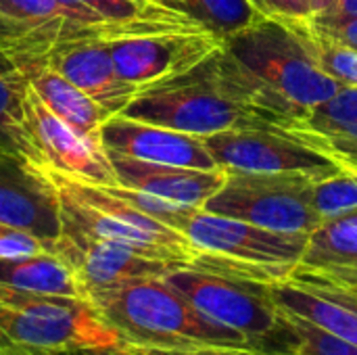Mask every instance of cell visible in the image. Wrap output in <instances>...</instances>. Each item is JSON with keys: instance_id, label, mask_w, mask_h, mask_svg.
<instances>
[{"instance_id": "obj_1", "label": "cell", "mask_w": 357, "mask_h": 355, "mask_svg": "<svg viewBox=\"0 0 357 355\" xmlns=\"http://www.w3.org/2000/svg\"><path fill=\"white\" fill-rule=\"evenodd\" d=\"M307 113L218 46L188 71L142 88L119 115L207 138L238 128H295Z\"/></svg>"}, {"instance_id": "obj_2", "label": "cell", "mask_w": 357, "mask_h": 355, "mask_svg": "<svg viewBox=\"0 0 357 355\" xmlns=\"http://www.w3.org/2000/svg\"><path fill=\"white\" fill-rule=\"evenodd\" d=\"M123 345L192 349L251 345L241 333L201 314L165 278H142L88 299Z\"/></svg>"}, {"instance_id": "obj_3", "label": "cell", "mask_w": 357, "mask_h": 355, "mask_svg": "<svg viewBox=\"0 0 357 355\" xmlns=\"http://www.w3.org/2000/svg\"><path fill=\"white\" fill-rule=\"evenodd\" d=\"M178 29L197 27L184 21L113 23L79 0H0V48L21 71L46 63L65 46Z\"/></svg>"}, {"instance_id": "obj_4", "label": "cell", "mask_w": 357, "mask_h": 355, "mask_svg": "<svg viewBox=\"0 0 357 355\" xmlns=\"http://www.w3.org/2000/svg\"><path fill=\"white\" fill-rule=\"evenodd\" d=\"M119 345L121 339L88 299L0 285V355H63Z\"/></svg>"}, {"instance_id": "obj_5", "label": "cell", "mask_w": 357, "mask_h": 355, "mask_svg": "<svg viewBox=\"0 0 357 355\" xmlns=\"http://www.w3.org/2000/svg\"><path fill=\"white\" fill-rule=\"evenodd\" d=\"M222 46L268 90L301 109L310 111L343 88L318 65L305 23L261 17Z\"/></svg>"}, {"instance_id": "obj_6", "label": "cell", "mask_w": 357, "mask_h": 355, "mask_svg": "<svg viewBox=\"0 0 357 355\" xmlns=\"http://www.w3.org/2000/svg\"><path fill=\"white\" fill-rule=\"evenodd\" d=\"M163 278L201 314L234 328L255 347H295L293 328L272 297V282L201 266H180Z\"/></svg>"}, {"instance_id": "obj_7", "label": "cell", "mask_w": 357, "mask_h": 355, "mask_svg": "<svg viewBox=\"0 0 357 355\" xmlns=\"http://www.w3.org/2000/svg\"><path fill=\"white\" fill-rule=\"evenodd\" d=\"M316 180L297 172H228L203 209L268 230L312 234L322 220L314 209Z\"/></svg>"}, {"instance_id": "obj_8", "label": "cell", "mask_w": 357, "mask_h": 355, "mask_svg": "<svg viewBox=\"0 0 357 355\" xmlns=\"http://www.w3.org/2000/svg\"><path fill=\"white\" fill-rule=\"evenodd\" d=\"M205 142L218 167L226 172H297L314 180L347 172L337 159L280 126L228 130L207 136Z\"/></svg>"}, {"instance_id": "obj_9", "label": "cell", "mask_w": 357, "mask_h": 355, "mask_svg": "<svg viewBox=\"0 0 357 355\" xmlns=\"http://www.w3.org/2000/svg\"><path fill=\"white\" fill-rule=\"evenodd\" d=\"M201 253L220 255L232 262L293 272L301 262L310 234L268 230L243 220L192 209L178 228Z\"/></svg>"}, {"instance_id": "obj_10", "label": "cell", "mask_w": 357, "mask_h": 355, "mask_svg": "<svg viewBox=\"0 0 357 355\" xmlns=\"http://www.w3.org/2000/svg\"><path fill=\"white\" fill-rule=\"evenodd\" d=\"M27 126L48 174L96 186L119 184L100 138H90L59 119L31 90L25 100Z\"/></svg>"}, {"instance_id": "obj_11", "label": "cell", "mask_w": 357, "mask_h": 355, "mask_svg": "<svg viewBox=\"0 0 357 355\" xmlns=\"http://www.w3.org/2000/svg\"><path fill=\"white\" fill-rule=\"evenodd\" d=\"M218 46L222 44L205 31L178 29L115 40L111 56L117 73L142 90L188 71Z\"/></svg>"}, {"instance_id": "obj_12", "label": "cell", "mask_w": 357, "mask_h": 355, "mask_svg": "<svg viewBox=\"0 0 357 355\" xmlns=\"http://www.w3.org/2000/svg\"><path fill=\"white\" fill-rule=\"evenodd\" d=\"M52 251L61 255L75 272L84 299H92L102 291L134 280L163 278L174 268H180L176 264L151 259L128 247L92 239L71 228H63V234L54 243Z\"/></svg>"}, {"instance_id": "obj_13", "label": "cell", "mask_w": 357, "mask_h": 355, "mask_svg": "<svg viewBox=\"0 0 357 355\" xmlns=\"http://www.w3.org/2000/svg\"><path fill=\"white\" fill-rule=\"evenodd\" d=\"M0 224L25 230L54 249L63 234V213L52 176L0 155Z\"/></svg>"}, {"instance_id": "obj_14", "label": "cell", "mask_w": 357, "mask_h": 355, "mask_svg": "<svg viewBox=\"0 0 357 355\" xmlns=\"http://www.w3.org/2000/svg\"><path fill=\"white\" fill-rule=\"evenodd\" d=\"M276 305L322 331L357 345V287L293 270L289 278L270 285Z\"/></svg>"}, {"instance_id": "obj_15", "label": "cell", "mask_w": 357, "mask_h": 355, "mask_svg": "<svg viewBox=\"0 0 357 355\" xmlns=\"http://www.w3.org/2000/svg\"><path fill=\"white\" fill-rule=\"evenodd\" d=\"M100 144L107 153H117L142 161L218 169L205 138L178 132L172 128L113 115L100 130Z\"/></svg>"}, {"instance_id": "obj_16", "label": "cell", "mask_w": 357, "mask_h": 355, "mask_svg": "<svg viewBox=\"0 0 357 355\" xmlns=\"http://www.w3.org/2000/svg\"><path fill=\"white\" fill-rule=\"evenodd\" d=\"M56 184V182H54ZM61 197V213H63V228L77 230L82 234H88L92 239L109 241L121 247H128L140 255H146L151 259L176 264V266H190L199 257V249L188 241H169L163 236H157L153 232H146L113 213H107L67 188L59 186Z\"/></svg>"}, {"instance_id": "obj_17", "label": "cell", "mask_w": 357, "mask_h": 355, "mask_svg": "<svg viewBox=\"0 0 357 355\" xmlns=\"http://www.w3.org/2000/svg\"><path fill=\"white\" fill-rule=\"evenodd\" d=\"M115 169L117 182L128 188H136L174 203L203 207L209 197H213L226 182L228 172L218 169H197L142 161L117 153H107Z\"/></svg>"}, {"instance_id": "obj_18", "label": "cell", "mask_w": 357, "mask_h": 355, "mask_svg": "<svg viewBox=\"0 0 357 355\" xmlns=\"http://www.w3.org/2000/svg\"><path fill=\"white\" fill-rule=\"evenodd\" d=\"M46 63L111 115H119L140 92L138 86L126 82L117 73L111 56V42L65 46L52 52Z\"/></svg>"}, {"instance_id": "obj_19", "label": "cell", "mask_w": 357, "mask_h": 355, "mask_svg": "<svg viewBox=\"0 0 357 355\" xmlns=\"http://www.w3.org/2000/svg\"><path fill=\"white\" fill-rule=\"evenodd\" d=\"M289 130L343 167L357 169V88L343 86Z\"/></svg>"}, {"instance_id": "obj_20", "label": "cell", "mask_w": 357, "mask_h": 355, "mask_svg": "<svg viewBox=\"0 0 357 355\" xmlns=\"http://www.w3.org/2000/svg\"><path fill=\"white\" fill-rule=\"evenodd\" d=\"M295 270L357 287V209L322 222L310 236Z\"/></svg>"}, {"instance_id": "obj_21", "label": "cell", "mask_w": 357, "mask_h": 355, "mask_svg": "<svg viewBox=\"0 0 357 355\" xmlns=\"http://www.w3.org/2000/svg\"><path fill=\"white\" fill-rule=\"evenodd\" d=\"M27 84L38 94V98L65 123L90 138H100L102 126L113 117L105 107L94 103L75 84H71L63 73H59L48 63L33 65L23 71Z\"/></svg>"}, {"instance_id": "obj_22", "label": "cell", "mask_w": 357, "mask_h": 355, "mask_svg": "<svg viewBox=\"0 0 357 355\" xmlns=\"http://www.w3.org/2000/svg\"><path fill=\"white\" fill-rule=\"evenodd\" d=\"M27 90L25 73L0 48V151L48 174L27 126Z\"/></svg>"}, {"instance_id": "obj_23", "label": "cell", "mask_w": 357, "mask_h": 355, "mask_svg": "<svg viewBox=\"0 0 357 355\" xmlns=\"http://www.w3.org/2000/svg\"><path fill=\"white\" fill-rule=\"evenodd\" d=\"M0 285L40 295L82 297L75 272L54 251L19 259H0Z\"/></svg>"}, {"instance_id": "obj_24", "label": "cell", "mask_w": 357, "mask_h": 355, "mask_svg": "<svg viewBox=\"0 0 357 355\" xmlns=\"http://www.w3.org/2000/svg\"><path fill=\"white\" fill-rule=\"evenodd\" d=\"M184 17L197 29L209 33L220 44L228 42L238 31L247 29L261 15L249 0H153Z\"/></svg>"}, {"instance_id": "obj_25", "label": "cell", "mask_w": 357, "mask_h": 355, "mask_svg": "<svg viewBox=\"0 0 357 355\" xmlns=\"http://www.w3.org/2000/svg\"><path fill=\"white\" fill-rule=\"evenodd\" d=\"M305 36L322 71L337 80L341 86L357 88V50L316 31L310 21L305 23Z\"/></svg>"}, {"instance_id": "obj_26", "label": "cell", "mask_w": 357, "mask_h": 355, "mask_svg": "<svg viewBox=\"0 0 357 355\" xmlns=\"http://www.w3.org/2000/svg\"><path fill=\"white\" fill-rule=\"evenodd\" d=\"M314 209L322 222L357 209V169L316 180Z\"/></svg>"}, {"instance_id": "obj_27", "label": "cell", "mask_w": 357, "mask_h": 355, "mask_svg": "<svg viewBox=\"0 0 357 355\" xmlns=\"http://www.w3.org/2000/svg\"><path fill=\"white\" fill-rule=\"evenodd\" d=\"M102 19L113 23H153V21H184L178 13L159 6L153 0H79ZM195 27V25H192Z\"/></svg>"}, {"instance_id": "obj_28", "label": "cell", "mask_w": 357, "mask_h": 355, "mask_svg": "<svg viewBox=\"0 0 357 355\" xmlns=\"http://www.w3.org/2000/svg\"><path fill=\"white\" fill-rule=\"evenodd\" d=\"M295 335V355H357V345H351L320 326L282 312Z\"/></svg>"}, {"instance_id": "obj_29", "label": "cell", "mask_w": 357, "mask_h": 355, "mask_svg": "<svg viewBox=\"0 0 357 355\" xmlns=\"http://www.w3.org/2000/svg\"><path fill=\"white\" fill-rule=\"evenodd\" d=\"M113 352L117 355H295V349L251 347V345H211V347H192V349H153V347L119 345Z\"/></svg>"}, {"instance_id": "obj_30", "label": "cell", "mask_w": 357, "mask_h": 355, "mask_svg": "<svg viewBox=\"0 0 357 355\" xmlns=\"http://www.w3.org/2000/svg\"><path fill=\"white\" fill-rule=\"evenodd\" d=\"M46 251H52V247L40 241L38 236L19 228L0 224V259H19V257L46 253Z\"/></svg>"}, {"instance_id": "obj_31", "label": "cell", "mask_w": 357, "mask_h": 355, "mask_svg": "<svg viewBox=\"0 0 357 355\" xmlns=\"http://www.w3.org/2000/svg\"><path fill=\"white\" fill-rule=\"evenodd\" d=\"M251 6L270 19H282L293 23H307L312 19L307 0H249Z\"/></svg>"}, {"instance_id": "obj_32", "label": "cell", "mask_w": 357, "mask_h": 355, "mask_svg": "<svg viewBox=\"0 0 357 355\" xmlns=\"http://www.w3.org/2000/svg\"><path fill=\"white\" fill-rule=\"evenodd\" d=\"M310 25L316 31H320V33H324V36H328V38H333V40L357 50V15H354V17L312 19Z\"/></svg>"}, {"instance_id": "obj_33", "label": "cell", "mask_w": 357, "mask_h": 355, "mask_svg": "<svg viewBox=\"0 0 357 355\" xmlns=\"http://www.w3.org/2000/svg\"><path fill=\"white\" fill-rule=\"evenodd\" d=\"M337 4L339 0H307V6H310V15L312 19H324V17H331L335 10H337ZM310 19V21H312Z\"/></svg>"}, {"instance_id": "obj_34", "label": "cell", "mask_w": 357, "mask_h": 355, "mask_svg": "<svg viewBox=\"0 0 357 355\" xmlns=\"http://www.w3.org/2000/svg\"><path fill=\"white\" fill-rule=\"evenodd\" d=\"M354 15H357V0H339L337 10L331 17H354Z\"/></svg>"}, {"instance_id": "obj_35", "label": "cell", "mask_w": 357, "mask_h": 355, "mask_svg": "<svg viewBox=\"0 0 357 355\" xmlns=\"http://www.w3.org/2000/svg\"><path fill=\"white\" fill-rule=\"evenodd\" d=\"M63 355H117L113 349H79V352H71V354Z\"/></svg>"}, {"instance_id": "obj_36", "label": "cell", "mask_w": 357, "mask_h": 355, "mask_svg": "<svg viewBox=\"0 0 357 355\" xmlns=\"http://www.w3.org/2000/svg\"><path fill=\"white\" fill-rule=\"evenodd\" d=\"M0 155H4V153H2V151H0Z\"/></svg>"}]
</instances>
